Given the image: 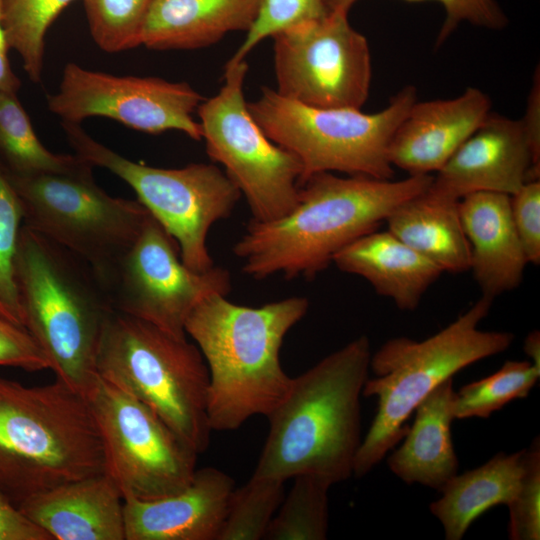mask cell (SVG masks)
I'll return each mask as SVG.
<instances>
[{
	"label": "cell",
	"mask_w": 540,
	"mask_h": 540,
	"mask_svg": "<svg viewBox=\"0 0 540 540\" xmlns=\"http://www.w3.org/2000/svg\"><path fill=\"white\" fill-rule=\"evenodd\" d=\"M231 287V275L222 267L204 272L188 268L176 241L150 216L107 292L115 310L186 338L185 323L192 309L210 295L227 296Z\"/></svg>",
	"instance_id": "5bb4252c"
},
{
	"label": "cell",
	"mask_w": 540,
	"mask_h": 540,
	"mask_svg": "<svg viewBox=\"0 0 540 540\" xmlns=\"http://www.w3.org/2000/svg\"><path fill=\"white\" fill-rule=\"evenodd\" d=\"M153 0H83L94 42L108 53L141 45V32Z\"/></svg>",
	"instance_id": "4dcf8cb0"
},
{
	"label": "cell",
	"mask_w": 540,
	"mask_h": 540,
	"mask_svg": "<svg viewBox=\"0 0 540 540\" xmlns=\"http://www.w3.org/2000/svg\"><path fill=\"white\" fill-rule=\"evenodd\" d=\"M432 175L394 181L333 172L311 175L299 185L298 202L268 222L251 220L234 244L244 273L314 278L342 248L376 230L403 202L426 191Z\"/></svg>",
	"instance_id": "6da1fadb"
},
{
	"label": "cell",
	"mask_w": 540,
	"mask_h": 540,
	"mask_svg": "<svg viewBox=\"0 0 540 540\" xmlns=\"http://www.w3.org/2000/svg\"><path fill=\"white\" fill-rule=\"evenodd\" d=\"M97 374L151 408L198 455L209 446V371L196 344L114 310L100 339Z\"/></svg>",
	"instance_id": "52a82bcc"
},
{
	"label": "cell",
	"mask_w": 540,
	"mask_h": 540,
	"mask_svg": "<svg viewBox=\"0 0 540 540\" xmlns=\"http://www.w3.org/2000/svg\"><path fill=\"white\" fill-rule=\"evenodd\" d=\"M75 0H2L1 21L9 48L22 59L34 83L42 76L45 36L58 15Z\"/></svg>",
	"instance_id": "83f0119b"
},
{
	"label": "cell",
	"mask_w": 540,
	"mask_h": 540,
	"mask_svg": "<svg viewBox=\"0 0 540 540\" xmlns=\"http://www.w3.org/2000/svg\"><path fill=\"white\" fill-rule=\"evenodd\" d=\"M22 225L20 198L0 163V314L24 326L14 279V258Z\"/></svg>",
	"instance_id": "1f68e13d"
},
{
	"label": "cell",
	"mask_w": 540,
	"mask_h": 540,
	"mask_svg": "<svg viewBox=\"0 0 540 540\" xmlns=\"http://www.w3.org/2000/svg\"><path fill=\"white\" fill-rule=\"evenodd\" d=\"M18 509L52 540H125L124 499L106 472L42 492Z\"/></svg>",
	"instance_id": "d6986e66"
},
{
	"label": "cell",
	"mask_w": 540,
	"mask_h": 540,
	"mask_svg": "<svg viewBox=\"0 0 540 540\" xmlns=\"http://www.w3.org/2000/svg\"><path fill=\"white\" fill-rule=\"evenodd\" d=\"M85 397L100 432L105 472L124 500L157 499L188 485L198 454L151 408L99 375Z\"/></svg>",
	"instance_id": "7c38bea8"
},
{
	"label": "cell",
	"mask_w": 540,
	"mask_h": 540,
	"mask_svg": "<svg viewBox=\"0 0 540 540\" xmlns=\"http://www.w3.org/2000/svg\"><path fill=\"white\" fill-rule=\"evenodd\" d=\"M1 5L2 0H0V90L17 93L21 86V82L13 72L9 63L7 52L10 48L1 21Z\"/></svg>",
	"instance_id": "ab89813d"
},
{
	"label": "cell",
	"mask_w": 540,
	"mask_h": 540,
	"mask_svg": "<svg viewBox=\"0 0 540 540\" xmlns=\"http://www.w3.org/2000/svg\"><path fill=\"white\" fill-rule=\"evenodd\" d=\"M262 0H153L141 45L153 50H192L213 45L227 33L247 32Z\"/></svg>",
	"instance_id": "7402d4cb"
},
{
	"label": "cell",
	"mask_w": 540,
	"mask_h": 540,
	"mask_svg": "<svg viewBox=\"0 0 540 540\" xmlns=\"http://www.w3.org/2000/svg\"><path fill=\"white\" fill-rule=\"evenodd\" d=\"M524 351L530 358V362L540 369V334L538 330H534L526 336Z\"/></svg>",
	"instance_id": "60d3db41"
},
{
	"label": "cell",
	"mask_w": 540,
	"mask_h": 540,
	"mask_svg": "<svg viewBox=\"0 0 540 540\" xmlns=\"http://www.w3.org/2000/svg\"><path fill=\"white\" fill-rule=\"evenodd\" d=\"M76 155L125 181L137 200L176 241L183 263L204 272L214 262L207 247L213 224L228 218L242 194L214 164L157 168L131 161L88 135L80 124L61 122Z\"/></svg>",
	"instance_id": "30bf717a"
},
{
	"label": "cell",
	"mask_w": 540,
	"mask_h": 540,
	"mask_svg": "<svg viewBox=\"0 0 540 540\" xmlns=\"http://www.w3.org/2000/svg\"><path fill=\"white\" fill-rule=\"evenodd\" d=\"M283 481L251 476L234 488L217 540L264 539L284 496Z\"/></svg>",
	"instance_id": "f546056e"
},
{
	"label": "cell",
	"mask_w": 540,
	"mask_h": 540,
	"mask_svg": "<svg viewBox=\"0 0 540 540\" xmlns=\"http://www.w3.org/2000/svg\"><path fill=\"white\" fill-rule=\"evenodd\" d=\"M492 302L482 295L465 313L425 340L395 337L371 355L374 377H368L362 395L377 397V412L357 451L355 477L368 474L405 437L408 418L439 384L511 346L513 333L478 328Z\"/></svg>",
	"instance_id": "8992f818"
},
{
	"label": "cell",
	"mask_w": 540,
	"mask_h": 540,
	"mask_svg": "<svg viewBox=\"0 0 540 540\" xmlns=\"http://www.w3.org/2000/svg\"><path fill=\"white\" fill-rule=\"evenodd\" d=\"M292 479L293 485L272 518L264 539L325 540L329 526L328 492L332 484L309 474Z\"/></svg>",
	"instance_id": "4316f807"
},
{
	"label": "cell",
	"mask_w": 540,
	"mask_h": 540,
	"mask_svg": "<svg viewBox=\"0 0 540 540\" xmlns=\"http://www.w3.org/2000/svg\"><path fill=\"white\" fill-rule=\"evenodd\" d=\"M491 101L468 87L452 99L416 101L397 127L389 160L409 175L438 172L490 114Z\"/></svg>",
	"instance_id": "ac0fdd59"
},
{
	"label": "cell",
	"mask_w": 540,
	"mask_h": 540,
	"mask_svg": "<svg viewBox=\"0 0 540 540\" xmlns=\"http://www.w3.org/2000/svg\"><path fill=\"white\" fill-rule=\"evenodd\" d=\"M458 206L459 201L440 197L427 189L400 204L388 216L387 230L443 272L468 271L470 247Z\"/></svg>",
	"instance_id": "d4e9b609"
},
{
	"label": "cell",
	"mask_w": 540,
	"mask_h": 540,
	"mask_svg": "<svg viewBox=\"0 0 540 540\" xmlns=\"http://www.w3.org/2000/svg\"><path fill=\"white\" fill-rule=\"evenodd\" d=\"M0 163L11 176L80 172L93 166L78 155L55 154L37 137L16 93L0 90Z\"/></svg>",
	"instance_id": "484cf974"
},
{
	"label": "cell",
	"mask_w": 540,
	"mask_h": 540,
	"mask_svg": "<svg viewBox=\"0 0 540 540\" xmlns=\"http://www.w3.org/2000/svg\"><path fill=\"white\" fill-rule=\"evenodd\" d=\"M510 212L528 263H540V181L525 182L510 195Z\"/></svg>",
	"instance_id": "d590c367"
},
{
	"label": "cell",
	"mask_w": 540,
	"mask_h": 540,
	"mask_svg": "<svg viewBox=\"0 0 540 540\" xmlns=\"http://www.w3.org/2000/svg\"><path fill=\"white\" fill-rule=\"evenodd\" d=\"M371 355L362 335L292 377L266 417L269 431L252 476L286 482L309 474L333 485L353 475Z\"/></svg>",
	"instance_id": "7a4b0ae2"
},
{
	"label": "cell",
	"mask_w": 540,
	"mask_h": 540,
	"mask_svg": "<svg viewBox=\"0 0 540 540\" xmlns=\"http://www.w3.org/2000/svg\"><path fill=\"white\" fill-rule=\"evenodd\" d=\"M92 168L7 174L22 204L23 224L83 261L107 291L151 215L138 200L107 194L95 183Z\"/></svg>",
	"instance_id": "9c48e42d"
},
{
	"label": "cell",
	"mask_w": 540,
	"mask_h": 540,
	"mask_svg": "<svg viewBox=\"0 0 540 540\" xmlns=\"http://www.w3.org/2000/svg\"><path fill=\"white\" fill-rule=\"evenodd\" d=\"M539 377L540 369L530 361L507 360L497 372L456 392L454 419L489 418L509 402L526 398Z\"/></svg>",
	"instance_id": "f1b7e54d"
},
{
	"label": "cell",
	"mask_w": 540,
	"mask_h": 540,
	"mask_svg": "<svg viewBox=\"0 0 540 540\" xmlns=\"http://www.w3.org/2000/svg\"><path fill=\"white\" fill-rule=\"evenodd\" d=\"M234 488L228 474L204 467L177 493L125 499V540H217Z\"/></svg>",
	"instance_id": "e0dca14e"
},
{
	"label": "cell",
	"mask_w": 540,
	"mask_h": 540,
	"mask_svg": "<svg viewBox=\"0 0 540 540\" xmlns=\"http://www.w3.org/2000/svg\"><path fill=\"white\" fill-rule=\"evenodd\" d=\"M357 0H325L327 11L349 12ZM420 1V0H409ZM443 5L446 17L438 35L440 45L462 22L498 30L505 27L507 18L496 0H434Z\"/></svg>",
	"instance_id": "e575fe53"
},
{
	"label": "cell",
	"mask_w": 540,
	"mask_h": 540,
	"mask_svg": "<svg viewBox=\"0 0 540 540\" xmlns=\"http://www.w3.org/2000/svg\"><path fill=\"white\" fill-rule=\"evenodd\" d=\"M204 100L186 82L117 76L68 63L58 91L47 95V106L64 122L106 117L144 133L178 130L201 141L202 128L193 113Z\"/></svg>",
	"instance_id": "9a60e30c"
},
{
	"label": "cell",
	"mask_w": 540,
	"mask_h": 540,
	"mask_svg": "<svg viewBox=\"0 0 540 540\" xmlns=\"http://www.w3.org/2000/svg\"><path fill=\"white\" fill-rule=\"evenodd\" d=\"M509 195L476 192L459 200L470 247V267L482 295L494 298L517 288L528 264L514 227Z\"/></svg>",
	"instance_id": "ffe728a7"
},
{
	"label": "cell",
	"mask_w": 540,
	"mask_h": 540,
	"mask_svg": "<svg viewBox=\"0 0 540 540\" xmlns=\"http://www.w3.org/2000/svg\"><path fill=\"white\" fill-rule=\"evenodd\" d=\"M23 324L56 380L87 394L96 381L104 326L115 310L83 261L23 224L14 258Z\"/></svg>",
	"instance_id": "277c9868"
},
{
	"label": "cell",
	"mask_w": 540,
	"mask_h": 540,
	"mask_svg": "<svg viewBox=\"0 0 540 540\" xmlns=\"http://www.w3.org/2000/svg\"><path fill=\"white\" fill-rule=\"evenodd\" d=\"M332 262L367 280L381 296L405 311L415 310L442 269L390 231L377 229L346 245Z\"/></svg>",
	"instance_id": "44dd1931"
},
{
	"label": "cell",
	"mask_w": 540,
	"mask_h": 540,
	"mask_svg": "<svg viewBox=\"0 0 540 540\" xmlns=\"http://www.w3.org/2000/svg\"><path fill=\"white\" fill-rule=\"evenodd\" d=\"M0 365L33 372L49 369V363L30 332L0 314Z\"/></svg>",
	"instance_id": "8d00e7d4"
},
{
	"label": "cell",
	"mask_w": 540,
	"mask_h": 540,
	"mask_svg": "<svg viewBox=\"0 0 540 540\" xmlns=\"http://www.w3.org/2000/svg\"><path fill=\"white\" fill-rule=\"evenodd\" d=\"M524 449L499 452L478 468L456 474L430 503V512L440 521L446 540H460L471 524L490 508L508 505L523 473Z\"/></svg>",
	"instance_id": "cb8c5ba5"
},
{
	"label": "cell",
	"mask_w": 540,
	"mask_h": 540,
	"mask_svg": "<svg viewBox=\"0 0 540 540\" xmlns=\"http://www.w3.org/2000/svg\"><path fill=\"white\" fill-rule=\"evenodd\" d=\"M522 120L490 114L436 172L428 190L459 201L476 192L512 195L539 180Z\"/></svg>",
	"instance_id": "2e32d148"
},
{
	"label": "cell",
	"mask_w": 540,
	"mask_h": 540,
	"mask_svg": "<svg viewBox=\"0 0 540 540\" xmlns=\"http://www.w3.org/2000/svg\"><path fill=\"white\" fill-rule=\"evenodd\" d=\"M327 13L325 0H262L258 15L246 38L231 57L245 60L261 41L275 34L312 21Z\"/></svg>",
	"instance_id": "d6a6232c"
},
{
	"label": "cell",
	"mask_w": 540,
	"mask_h": 540,
	"mask_svg": "<svg viewBox=\"0 0 540 540\" xmlns=\"http://www.w3.org/2000/svg\"><path fill=\"white\" fill-rule=\"evenodd\" d=\"M509 509L511 540L540 539V442L535 438L523 453V473Z\"/></svg>",
	"instance_id": "836d02e7"
},
{
	"label": "cell",
	"mask_w": 540,
	"mask_h": 540,
	"mask_svg": "<svg viewBox=\"0 0 540 540\" xmlns=\"http://www.w3.org/2000/svg\"><path fill=\"white\" fill-rule=\"evenodd\" d=\"M104 472L100 432L83 394L59 380L27 387L0 377V493L11 504Z\"/></svg>",
	"instance_id": "5b68a950"
},
{
	"label": "cell",
	"mask_w": 540,
	"mask_h": 540,
	"mask_svg": "<svg viewBox=\"0 0 540 540\" xmlns=\"http://www.w3.org/2000/svg\"><path fill=\"white\" fill-rule=\"evenodd\" d=\"M308 308L301 296L249 307L214 294L192 309L185 332L208 367L212 431H232L253 416L268 417L281 402L292 382L280 362L281 346Z\"/></svg>",
	"instance_id": "3957f363"
},
{
	"label": "cell",
	"mask_w": 540,
	"mask_h": 540,
	"mask_svg": "<svg viewBox=\"0 0 540 540\" xmlns=\"http://www.w3.org/2000/svg\"><path fill=\"white\" fill-rule=\"evenodd\" d=\"M245 60L230 58L218 93L197 108L209 157L246 198L252 219L268 222L289 213L298 202L302 167L272 142L251 116L243 94Z\"/></svg>",
	"instance_id": "8fae6325"
},
{
	"label": "cell",
	"mask_w": 540,
	"mask_h": 540,
	"mask_svg": "<svg viewBox=\"0 0 540 540\" xmlns=\"http://www.w3.org/2000/svg\"><path fill=\"white\" fill-rule=\"evenodd\" d=\"M0 540H52L0 493Z\"/></svg>",
	"instance_id": "74e56055"
},
{
	"label": "cell",
	"mask_w": 540,
	"mask_h": 540,
	"mask_svg": "<svg viewBox=\"0 0 540 540\" xmlns=\"http://www.w3.org/2000/svg\"><path fill=\"white\" fill-rule=\"evenodd\" d=\"M416 101V88L406 85L384 109L367 114L355 108L305 105L263 87L247 107L264 134L298 159L300 185L320 172L392 179L391 139Z\"/></svg>",
	"instance_id": "ba28073f"
},
{
	"label": "cell",
	"mask_w": 540,
	"mask_h": 540,
	"mask_svg": "<svg viewBox=\"0 0 540 540\" xmlns=\"http://www.w3.org/2000/svg\"><path fill=\"white\" fill-rule=\"evenodd\" d=\"M271 38L278 94L318 108L360 109L366 102L369 45L350 25L347 11H327Z\"/></svg>",
	"instance_id": "4fadbf2b"
},
{
	"label": "cell",
	"mask_w": 540,
	"mask_h": 540,
	"mask_svg": "<svg viewBox=\"0 0 540 540\" xmlns=\"http://www.w3.org/2000/svg\"><path fill=\"white\" fill-rule=\"evenodd\" d=\"M522 120L528 142L530 144L535 165L540 168V82L539 69L534 77L525 117Z\"/></svg>",
	"instance_id": "f35d334b"
},
{
	"label": "cell",
	"mask_w": 540,
	"mask_h": 540,
	"mask_svg": "<svg viewBox=\"0 0 540 540\" xmlns=\"http://www.w3.org/2000/svg\"><path fill=\"white\" fill-rule=\"evenodd\" d=\"M455 394L453 378L439 384L417 406L403 444L388 457L389 469L406 484L419 483L440 492L458 473L451 437Z\"/></svg>",
	"instance_id": "603a6c76"
}]
</instances>
